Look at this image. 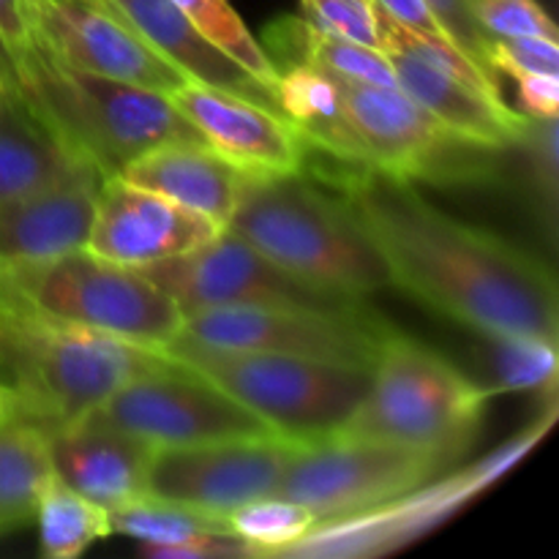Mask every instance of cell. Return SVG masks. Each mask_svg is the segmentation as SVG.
Listing matches in <instances>:
<instances>
[{
	"instance_id": "obj_15",
	"label": "cell",
	"mask_w": 559,
	"mask_h": 559,
	"mask_svg": "<svg viewBox=\"0 0 559 559\" xmlns=\"http://www.w3.org/2000/svg\"><path fill=\"white\" fill-rule=\"evenodd\" d=\"M153 284L164 289L183 314L213 306H254V304H342L338 298L317 293L314 287L257 251L249 240L224 227L213 240L189 254L136 267Z\"/></svg>"
},
{
	"instance_id": "obj_32",
	"label": "cell",
	"mask_w": 559,
	"mask_h": 559,
	"mask_svg": "<svg viewBox=\"0 0 559 559\" xmlns=\"http://www.w3.org/2000/svg\"><path fill=\"white\" fill-rule=\"evenodd\" d=\"M489 69L497 76L559 74V47L551 38H491Z\"/></svg>"
},
{
	"instance_id": "obj_22",
	"label": "cell",
	"mask_w": 559,
	"mask_h": 559,
	"mask_svg": "<svg viewBox=\"0 0 559 559\" xmlns=\"http://www.w3.org/2000/svg\"><path fill=\"white\" fill-rule=\"evenodd\" d=\"M158 55L169 60L189 80L238 93L251 102L276 107V98L262 82L246 69H240L233 58L213 47L200 31L189 22V16L175 5V0H107Z\"/></svg>"
},
{
	"instance_id": "obj_6",
	"label": "cell",
	"mask_w": 559,
	"mask_h": 559,
	"mask_svg": "<svg viewBox=\"0 0 559 559\" xmlns=\"http://www.w3.org/2000/svg\"><path fill=\"white\" fill-rule=\"evenodd\" d=\"M162 355L207 377L273 431L309 442L333 435L353 415L371 382V369L227 349L178 336Z\"/></svg>"
},
{
	"instance_id": "obj_14",
	"label": "cell",
	"mask_w": 559,
	"mask_h": 559,
	"mask_svg": "<svg viewBox=\"0 0 559 559\" xmlns=\"http://www.w3.org/2000/svg\"><path fill=\"white\" fill-rule=\"evenodd\" d=\"M33 36L66 66L173 93L189 76L158 55L107 0H25Z\"/></svg>"
},
{
	"instance_id": "obj_37",
	"label": "cell",
	"mask_w": 559,
	"mask_h": 559,
	"mask_svg": "<svg viewBox=\"0 0 559 559\" xmlns=\"http://www.w3.org/2000/svg\"><path fill=\"white\" fill-rule=\"evenodd\" d=\"M33 41L31 14L25 0H0V44L9 58L20 55Z\"/></svg>"
},
{
	"instance_id": "obj_34",
	"label": "cell",
	"mask_w": 559,
	"mask_h": 559,
	"mask_svg": "<svg viewBox=\"0 0 559 559\" xmlns=\"http://www.w3.org/2000/svg\"><path fill=\"white\" fill-rule=\"evenodd\" d=\"M142 557L151 559H254L249 546L235 535H200L169 546H140Z\"/></svg>"
},
{
	"instance_id": "obj_35",
	"label": "cell",
	"mask_w": 559,
	"mask_h": 559,
	"mask_svg": "<svg viewBox=\"0 0 559 559\" xmlns=\"http://www.w3.org/2000/svg\"><path fill=\"white\" fill-rule=\"evenodd\" d=\"M519 102L524 115L535 120H557L559 112V74L516 76Z\"/></svg>"
},
{
	"instance_id": "obj_4",
	"label": "cell",
	"mask_w": 559,
	"mask_h": 559,
	"mask_svg": "<svg viewBox=\"0 0 559 559\" xmlns=\"http://www.w3.org/2000/svg\"><path fill=\"white\" fill-rule=\"evenodd\" d=\"M11 69L22 98L102 178H115L162 142H205L167 93L66 66L36 36Z\"/></svg>"
},
{
	"instance_id": "obj_39",
	"label": "cell",
	"mask_w": 559,
	"mask_h": 559,
	"mask_svg": "<svg viewBox=\"0 0 559 559\" xmlns=\"http://www.w3.org/2000/svg\"><path fill=\"white\" fill-rule=\"evenodd\" d=\"M5 87H14V82H11V80H9V76H5V74H3V71H0V93H3V91H5Z\"/></svg>"
},
{
	"instance_id": "obj_3",
	"label": "cell",
	"mask_w": 559,
	"mask_h": 559,
	"mask_svg": "<svg viewBox=\"0 0 559 559\" xmlns=\"http://www.w3.org/2000/svg\"><path fill=\"white\" fill-rule=\"evenodd\" d=\"M227 229L289 276L338 300H364L391 276L333 191L306 173H249Z\"/></svg>"
},
{
	"instance_id": "obj_24",
	"label": "cell",
	"mask_w": 559,
	"mask_h": 559,
	"mask_svg": "<svg viewBox=\"0 0 559 559\" xmlns=\"http://www.w3.org/2000/svg\"><path fill=\"white\" fill-rule=\"evenodd\" d=\"M52 478L47 431L0 415V535L36 519L38 497Z\"/></svg>"
},
{
	"instance_id": "obj_17",
	"label": "cell",
	"mask_w": 559,
	"mask_h": 559,
	"mask_svg": "<svg viewBox=\"0 0 559 559\" xmlns=\"http://www.w3.org/2000/svg\"><path fill=\"white\" fill-rule=\"evenodd\" d=\"M169 102L224 158L249 173H300L304 136L278 109L238 93L183 80Z\"/></svg>"
},
{
	"instance_id": "obj_12",
	"label": "cell",
	"mask_w": 559,
	"mask_h": 559,
	"mask_svg": "<svg viewBox=\"0 0 559 559\" xmlns=\"http://www.w3.org/2000/svg\"><path fill=\"white\" fill-rule=\"evenodd\" d=\"M96 415L156 448L273 435L260 415L167 355L120 385Z\"/></svg>"
},
{
	"instance_id": "obj_5",
	"label": "cell",
	"mask_w": 559,
	"mask_h": 559,
	"mask_svg": "<svg viewBox=\"0 0 559 559\" xmlns=\"http://www.w3.org/2000/svg\"><path fill=\"white\" fill-rule=\"evenodd\" d=\"M489 402L480 380L396 331L371 369L366 396L333 435L418 448L453 467L478 437Z\"/></svg>"
},
{
	"instance_id": "obj_19",
	"label": "cell",
	"mask_w": 559,
	"mask_h": 559,
	"mask_svg": "<svg viewBox=\"0 0 559 559\" xmlns=\"http://www.w3.org/2000/svg\"><path fill=\"white\" fill-rule=\"evenodd\" d=\"M156 445L91 413L49 437L55 478L96 506L115 508L147 495Z\"/></svg>"
},
{
	"instance_id": "obj_29",
	"label": "cell",
	"mask_w": 559,
	"mask_h": 559,
	"mask_svg": "<svg viewBox=\"0 0 559 559\" xmlns=\"http://www.w3.org/2000/svg\"><path fill=\"white\" fill-rule=\"evenodd\" d=\"M229 533L243 540L254 559H271L282 555L287 546L304 538L317 519L304 506L284 497L246 502L227 513Z\"/></svg>"
},
{
	"instance_id": "obj_33",
	"label": "cell",
	"mask_w": 559,
	"mask_h": 559,
	"mask_svg": "<svg viewBox=\"0 0 559 559\" xmlns=\"http://www.w3.org/2000/svg\"><path fill=\"white\" fill-rule=\"evenodd\" d=\"M426 5H429L431 14L437 16V22H440L442 31L448 33V38H451L473 63H478L486 74L497 80L495 71L489 69L491 36L478 22L475 0H426Z\"/></svg>"
},
{
	"instance_id": "obj_36",
	"label": "cell",
	"mask_w": 559,
	"mask_h": 559,
	"mask_svg": "<svg viewBox=\"0 0 559 559\" xmlns=\"http://www.w3.org/2000/svg\"><path fill=\"white\" fill-rule=\"evenodd\" d=\"M371 3H374L382 14L391 16L393 22L420 33V36L448 38V33L442 31L437 16L431 14V9L426 5V0H371ZM448 41H451V38H448Z\"/></svg>"
},
{
	"instance_id": "obj_7",
	"label": "cell",
	"mask_w": 559,
	"mask_h": 559,
	"mask_svg": "<svg viewBox=\"0 0 559 559\" xmlns=\"http://www.w3.org/2000/svg\"><path fill=\"white\" fill-rule=\"evenodd\" d=\"M338 91L347 126L344 162L366 164L409 183L495 186L502 180V147L453 134L399 87L338 80Z\"/></svg>"
},
{
	"instance_id": "obj_18",
	"label": "cell",
	"mask_w": 559,
	"mask_h": 559,
	"mask_svg": "<svg viewBox=\"0 0 559 559\" xmlns=\"http://www.w3.org/2000/svg\"><path fill=\"white\" fill-rule=\"evenodd\" d=\"M102 180L74 175L0 202V273L85 249Z\"/></svg>"
},
{
	"instance_id": "obj_13",
	"label": "cell",
	"mask_w": 559,
	"mask_h": 559,
	"mask_svg": "<svg viewBox=\"0 0 559 559\" xmlns=\"http://www.w3.org/2000/svg\"><path fill=\"white\" fill-rule=\"evenodd\" d=\"M300 440L278 431L265 437L156 448L147 495L227 516L246 502L276 497Z\"/></svg>"
},
{
	"instance_id": "obj_31",
	"label": "cell",
	"mask_w": 559,
	"mask_h": 559,
	"mask_svg": "<svg viewBox=\"0 0 559 559\" xmlns=\"http://www.w3.org/2000/svg\"><path fill=\"white\" fill-rule=\"evenodd\" d=\"M475 14L491 38H551L557 25L538 0H475Z\"/></svg>"
},
{
	"instance_id": "obj_8",
	"label": "cell",
	"mask_w": 559,
	"mask_h": 559,
	"mask_svg": "<svg viewBox=\"0 0 559 559\" xmlns=\"http://www.w3.org/2000/svg\"><path fill=\"white\" fill-rule=\"evenodd\" d=\"M0 284L58 320L164 353L183 333V309L136 267L115 265L87 249L44 265L0 273Z\"/></svg>"
},
{
	"instance_id": "obj_38",
	"label": "cell",
	"mask_w": 559,
	"mask_h": 559,
	"mask_svg": "<svg viewBox=\"0 0 559 559\" xmlns=\"http://www.w3.org/2000/svg\"><path fill=\"white\" fill-rule=\"evenodd\" d=\"M0 71H3L11 82H14V69H11V58H9V52H5L3 44H0Z\"/></svg>"
},
{
	"instance_id": "obj_26",
	"label": "cell",
	"mask_w": 559,
	"mask_h": 559,
	"mask_svg": "<svg viewBox=\"0 0 559 559\" xmlns=\"http://www.w3.org/2000/svg\"><path fill=\"white\" fill-rule=\"evenodd\" d=\"M109 530L112 535H126L136 544L153 546L180 544L200 535H233L224 513L151 495L109 511Z\"/></svg>"
},
{
	"instance_id": "obj_11",
	"label": "cell",
	"mask_w": 559,
	"mask_h": 559,
	"mask_svg": "<svg viewBox=\"0 0 559 559\" xmlns=\"http://www.w3.org/2000/svg\"><path fill=\"white\" fill-rule=\"evenodd\" d=\"M445 469V462L418 448L328 435L300 442L276 497L328 522L396 500Z\"/></svg>"
},
{
	"instance_id": "obj_1",
	"label": "cell",
	"mask_w": 559,
	"mask_h": 559,
	"mask_svg": "<svg viewBox=\"0 0 559 559\" xmlns=\"http://www.w3.org/2000/svg\"><path fill=\"white\" fill-rule=\"evenodd\" d=\"M300 173L342 200L380 251L391 287L478 336L559 338L555 273L527 249L448 216L399 175L309 145Z\"/></svg>"
},
{
	"instance_id": "obj_25",
	"label": "cell",
	"mask_w": 559,
	"mask_h": 559,
	"mask_svg": "<svg viewBox=\"0 0 559 559\" xmlns=\"http://www.w3.org/2000/svg\"><path fill=\"white\" fill-rule=\"evenodd\" d=\"M38 544L49 559H74L112 535L109 511L52 478L36 506Z\"/></svg>"
},
{
	"instance_id": "obj_10",
	"label": "cell",
	"mask_w": 559,
	"mask_h": 559,
	"mask_svg": "<svg viewBox=\"0 0 559 559\" xmlns=\"http://www.w3.org/2000/svg\"><path fill=\"white\" fill-rule=\"evenodd\" d=\"M396 331L402 328L364 300H342L325 306L254 304L197 309L183 317L180 336L213 347L374 369L382 347Z\"/></svg>"
},
{
	"instance_id": "obj_21",
	"label": "cell",
	"mask_w": 559,
	"mask_h": 559,
	"mask_svg": "<svg viewBox=\"0 0 559 559\" xmlns=\"http://www.w3.org/2000/svg\"><path fill=\"white\" fill-rule=\"evenodd\" d=\"M118 178L156 191L227 227L246 180V169L235 167L207 142L173 140L136 156L126 164Z\"/></svg>"
},
{
	"instance_id": "obj_30",
	"label": "cell",
	"mask_w": 559,
	"mask_h": 559,
	"mask_svg": "<svg viewBox=\"0 0 559 559\" xmlns=\"http://www.w3.org/2000/svg\"><path fill=\"white\" fill-rule=\"evenodd\" d=\"M300 5L317 31L380 49L377 9L371 0H300Z\"/></svg>"
},
{
	"instance_id": "obj_23",
	"label": "cell",
	"mask_w": 559,
	"mask_h": 559,
	"mask_svg": "<svg viewBox=\"0 0 559 559\" xmlns=\"http://www.w3.org/2000/svg\"><path fill=\"white\" fill-rule=\"evenodd\" d=\"M85 173L96 169L69 151L16 85L5 87L0 93V202Z\"/></svg>"
},
{
	"instance_id": "obj_20",
	"label": "cell",
	"mask_w": 559,
	"mask_h": 559,
	"mask_svg": "<svg viewBox=\"0 0 559 559\" xmlns=\"http://www.w3.org/2000/svg\"><path fill=\"white\" fill-rule=\"evenodd\" d=\"M382 52L391 60L399 91L407 93L453 134L502 151H516L533 134L535 118L508 107L502 96H491L399 49H382Z\"/></svg>"
},
{
	"instance_id": "obj_28",
	"label": "cell",
	"mask_w": 559,
	"mask_h": 559,
	"mask_svg": "<svg viewBox=\"0 0 559 559\" xmlns=\"http://www.w3.org/2000/svg\"><path fill=\"white\" fill-rule=\"evenodd\" d=\"M180 11L189 16L191 25L207 38L227 58H233L240 69L249 71L257 82L273 93L278 71L273 69L271 58L265 55L262 44L251 36L246 22L229 0H175Z\"/></svg>"
},
{
	"instance_id": "obj_27",
	"label": "cell",
	"mask_w": 559,
	"mask_h": 559,
	"mask_svg": "<svg viewBox=\"0 0 559 559\" xmlns=\"http://www.w3.org/2000/svg\"><path fill=\"white\" fill-rule=\"evenodd\" d=\"M486 380L480 385L497 393L555 391L559 355L555 338L530 336H484Z\"/></svg>"
},
{
	"instance_id": "obj_2",
	"label": "cell",
	"mask_w": 559,
	"mask_h": 559,
	"mask_svg": "<svg viewBox=\"0 0 559 559\" xmlns=\"http://www.w3.org/2000/svg\"><path fill=\"white\" fill-rule=\"evenodd\" d=\"M158 358L162 353L44 314L0 284V415L52 437L96 413Z\"/></svg>"
},
{
	"instance_id": "obj_9",
	"label": "cell",
	"mask_w": 559,
	"mask_h": 559,
	"mask_svg": "<svg viewBox=\"0 0 559 559\" xmlns=\"http://www.w3.org/2000/svg\"><path fill=\"white\" fill-rule=\"evenodd\" d=\"M557 420V393H551L546 413L519 437L508 440L478 464L445 478L426 480L418 489L396 497L391 502L369 508L364 513L344 519L317 522L309 533L278 557L287 559H349V557H377L396 551L413 544L420 535L431 533L442 522L462 511L469 500L495 486L508 469L516 467L555 426Z\"/></svg>"
},
{
	"instance_id": "obj_16",
	"label": "cell",
	"mask_w": 559,
	"mask_h": 559,
	"mask_svg": "<svg viewBox=\"0 0 559 559\" xmlns=\"http://www.w3.org/2000/svg\"><path fill=\"white\" fill-rule=\"evenodd\" d=\"M222 229L202 213L115 175L102 180L85 249L115 265L147 267L200 249Z\"/></svg>"
}]
</instances>
